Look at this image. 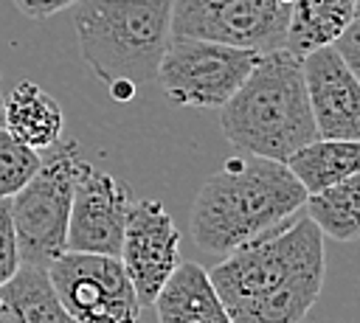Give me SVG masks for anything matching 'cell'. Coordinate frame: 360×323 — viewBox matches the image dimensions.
Segmentation results:
<instances>
[{"instance_id": "cell-26", "label": "cell", "mask_w": 360, "mask_h": 323, "mask_svg": "<svg viewBox=\"0 0 360 323\" xmlns=\"http://www.w3.org/2000/svg\"><path fill=\"white\" fill-rule=\"evenodd\" d=\"M180 3H202V0H180Z\"/></svg>"}, {"instance_id": "cell-22", "label": "cell", "mask_w": 360, "mask_h": 323, "mask_svg": "<svg viewBox=\"0 0 360 323\" xmlns=\"http://www.w3.org/2000/svg\"><path fill=\"white\" fill-rule=\"evenodd\" d=\"M0 323H22V317L14 312V306L0 295Z\"/></svg>"}, {"instance_id": "cell-13", "label": "cell", "mask_w": 360, "mask_h": 323, "mask_svg": "<svg viewBox=\"0 0 360 323\" xmlns=\"http://www.w3.org/2000/svg\"><path fill=\"white\" fill-rule=\"evenodd\" d=\"M62 107L59 101L34 81H20L6 98V132L22 146L39 152L53 149L62 138Z\"/></svg>"}, {"instance_id": "cell-17", "label": "cell", "mask_w": 360, "mask_h": 323, "mask_svg": "<svg viewBox=\"0 0 360 323\" xmlns=\"http://www.w3.org/2000/svg\"><path fill=\"white\" fill-rule=\"evenodd\" d=\"M0 295L14 306L22 323H76L68 309L62 306L48 270L39 267H20L17 275L0 286Z\"/></svg>"}, {"instance_id": "cell-24", "label": "cell", "mask_w": 360, "mask_h": 323, "mask_svg": "<svg viewBox=\"0 0 360 323\" xmlns=\"http://www.w3.org/2000/svg\"><path fill=\"white\" fill-rule=\"evenodd\" d=\"M354 17H360V0H354Z\"/></svg>"}, {"instance_id": "cell-19", "label": "cell", "mask_w": 360, "mask_h": 323, "mask_svg": "<svg viewBox=\"0 0 360 323\" xmlns=\"http://www.w3.org/2000/svg\"><path fill=\"white\" fill-rule=\"evenodd\" d=\"M22 267L14 225H11V199H0V286L8 284Z\"/></svg>"}, {"instance_id": "cell-6", "label": "cell", "mask_w": 360, "mask_h": 323, "mask_svg": "<svg viewBox=\"0 0 360 323\" xmlns=\"http://www.w3.org/2000/svg\"><path fill=\"white\" fill-rule=\"evenodd\" d=\"M262 53L194 39L172 37L158 67L160 87L174 107L219 110L242 87Z\"/></svg>"}, {"instance_id": "cell-20", "label": "cell", "mask_w": 360, "mask_h": 323, "mask_svg": "<svg viewBox=\"0 0 360 323\" xmlns=\"http://www.w3.org/2000/svg\"><path fill=\"white\" fill-rule=\"evenodd\" d=\"M338 53H340V59L346 62V67L357 76V81H360V17H354L349 25H346V31L338 37V42L332 45Z\"/></svg>"}, {"instance_id": "cell-9", "label": "cell", "mask_w": 360, "mask_h": 323, "mask_svg": "<svg viewBox=\"0 0 360 323\" xmlns=\"http://www.w3.org/2000/svg\"><path fill=\"white\" fill-rule=\"evenodd\" d=\"M118 261L141 306H152L180 264V230L158 199L132 202Z\"/></svg>"}, {"instance_id": "cell-8", "label": "cell", "mask_w": 360, "mask_h": 323, "mask_svg": "<svg viewBox=\"0 0 360 323\" xmlns=\"http://www.w3.org/2000/svg\"><path fill=\"white\" fill-rule=\"evenodd\" d=\"M48 278L76 323H138L141 301L112 256L65 253L48 267Z\"/></svg>"}, {"instance_id": "cell-18", "label": "cell", "mask_w": 360, "mask_h": 323, "mask_svg": "<svg viewBox=\"0 0 360 323\" xmlns=\"http://www.w3.org/2000/svg\"><path fill=\"white\" fill-rule=\"evenodd\" d=\"M39 152L22 146L14 135L0 126V199H11L14 194H20L28 180L39 171Z\"/></svg>"}, {"instance_id": "cell-23", "label": "cell", "mask_w": 360, "mask_h": 323, "mask_svg": "<svg viewBox=\"0 0 360 323\" xmlns=\"http://www.w3.org/2000/svg\"><path fill=\"white\" fill-rule=\"evenodd\" d=\"M0 126H6V95L0 90Z\"/></svg>"}, {"instance_id": "cell-4", "label": "cell", "mask_w": 360, "mask_h": 323, "mask_svg": "<svg viewBox=\"0 0 360 323\" xmlns=\"http://www.w3.org/2000/svg\"><path fill=\"white\" fill-rule=\"evenodd\" d=\"M174 0H79L73 28L90 70L104 84H143L158 76L172 42Z\"/></svg>"}, {"instance_id": "cell-25", "label": "cell", "mask_w": 360, "mask_h": 323, "mask_svg": "<svg viewBox=\"0 0 360 323\" xmlns=\"http://www.w3.org/2000/svg\"><path fill=\"white\" fill-rule=\"evenodd\" d=\"M276 3H284V6H292L295 0H276Z\"/></svg>"}, {"instance_id": "cell-10", "label": "cell", "mask_w": 360, "mask_h": 323, "mask_svg": "<svg viewBox=\"0 0 360 323\" xmlns=\"http://www.w3.org/2000/svg\"><path fill=\"white\" fill-rule=\"evenodd\" d=\"M132 202L135 199L129 197V188L118 177L84 160L73 188L68 253H96L118 258Z\"/></svg>"}, {"instance_id": "cell-7", "label": "cell", "mask_w": 360, "mask_h": 323, "mask_svg": "<svg viewBox=\"0 0 360 323\" xmlns=\"http://www.w3.org/2000/svg\"><path fill=\"white\" fill-rule=\"evenodd\" d=\"M290 6L276 0H202L172 6V37L208 39L253 53L284 48Z\"/></svg>"}, {"instance_id": "cell-11", "label": "cell", "mask_w": 360, "mask_h": 323, "mask_svg": "<svg viewBox=\"0 0 360 323\" xmlns=\"http://www.w3.org/2000/svg\"><path fill=\"white\" fill-rule=\"evenodd\" d=\"M318 138L360 140V81L329 45L301 59Z\"/></svg>"}, {"instance_id": "cell-3", "label": "cell", "mask_w": 360, "mask_h": 323, "mask_svg": "<svg viewBox=\"0 0 360 323\" xmlns=\"http://www.w3.org/2000/svg\"><path fill=\"white\" fill-rule=\"evenodd\" d=\"M225 140L245 154L287 163L318 138L301 56L287 48L262 53L242 87L219 107Z\"/></svg>"}, {"instance_id": "cell-1", "label": "cell", "mask_w": 360, "mask_h": 323, "mask_svg": "<svg viewBox=\"0 0 360 323\" xmlns=\"http://www.w3.org/2000/svg\"><path fill=\"white\" fill-rule=\"evenodd\" d=\"M208 278L233 323H301L323 289V233L307 213L292 216L225 256Z\"/></svg>"}, {"instance_id": "cell-2", "label": "cell", "mask_w": 360, "mask_h": 323, "mask_svg": "<svg viewBox=\"0 0 360 323\" xmlns=\"http://www.w3.org/2000/svg\"><path fill=\"white\" fill-rule=\"evenodd\" d=\"M304 202L307 191L287 163L248 154L228 160L222 171L200 185L188 213V233L200 250L225 258L292 219Z\"/></svg>"}, {"instance_id": "cell-14", "label": "cell", "mask_w": 360, "mask_h": 323, "mask_svg": "<svg viewBox=\"0 0 360 323\" xmlns=\"http://www.w3.org/2000/svg\"><path fill=\"white\" fill-rule=\"evenodd\" d=\"M354 20V0H295L290 6V22L284 48L295 56L329 48Z\"/></svg>"}, {"instance_id": "cell-16", "label": "cell", "mask_w": 360, "mask_h": 323, "mask_svg": "<svg viewBox=\"0 0 360 323\" xmlns=\"http://www.w3.org/2000/svg\"><path fill=\"white\" fill-rule=\"evenodd\" d=\"M304 211L323 236L335 242H352L360 233V174L309 194Z\"/></svg>"}, {"instance_id": "cell-12", "label": "cell", "mask_w": 360, "mask_h": 323, "mask_svg": "<svg viewBox=\"0 0 360 323\" xmlns=\"http://www.w3.org/2000/svg\"><path fill=\"white\" fill-rule=\"evenodd\" d=\"M152 306L158 323H233L208 278V270L194 261L177 264Z\"/></svg>"}, {"instance_id": "cell-21", "label": "cell", "mask_w": 360, "mask_h": 323, "mask_svg": "<svg viewBox=\"0 0 360 323\" xmlns=\"http://www.w3.org/2000/svg\"><path fill=\"white\" fill-rule=\"evenodd\" d=\"M20 14H25L28 20H48L65 8H73L79 0H11Z\"/></svg>"}, {"instance_id": "cell-5", "label": "cell", "mask_w": 360, "mask_h": 323, "mask_svg": "<svg viewBox=\"0 0 360 323\" xmlns=\"http://www.w3.org/2000/svg\"><path fill=\"white\" fill-rule=\"evenodd\" d=\"M82 163L76 140L56 143L28 185L11 197V225L25 267L48 270L68 253V222Z\"/></svg>"}, {"instance_id": "cell-15", "label": "cell", "mask_w": 360, "mask_h": 323, "mask_svg": "<svg viewBox=\"0 0 360 323\" xmlns=\"http://www.w3.org/2000/svg\"><path fill=\"white\" fill-rule=\"evenodd\" d=\"M287 169L304 185L307 197L318 194L329 185H338L354 174H360V140H323L315 138L304 149H298Z\"/></svg>"}]
</instances>
